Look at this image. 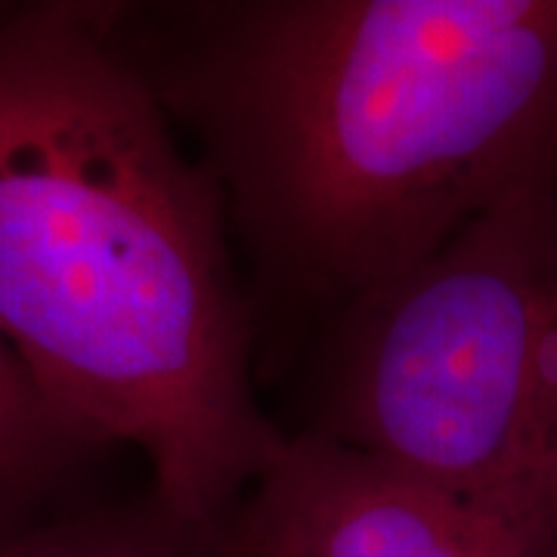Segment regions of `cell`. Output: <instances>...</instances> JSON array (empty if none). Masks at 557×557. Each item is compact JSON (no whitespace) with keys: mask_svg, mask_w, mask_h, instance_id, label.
I'll return each instance as SVG.
<instances>
[{"mask_svg":"<svg viewBox=\"0 0 557 557\" xmlns=\"http://www.w3.org/2000/svg\"><path fill=\"white\" fill-rule=\"evenodd\" d=\"M267 278L354 310L557 183V0L112 7Z\"/></svg>","mask_w":557,"mask_h":557,"instance_id":"6da1fadb","label":"cell"},{"mask_svg":"<svg viewBox=\"0 0 557 557\" xmlns=\"http://www.w3.org/2000/svg\"><path fill=\"white\" fill-rule=\"evenodd\" d=\"M0 329L62 424L139 449L189 530L220 539L285 453L218 183L102 3L0 13Z\"/></svg>","mask_w":557,"mask_h":557,"instance_id":"7a4b0ae2","label":"cell"},{"mask_svg":"<svg viewBox=\"0 0 557 557\" xmlns=\"http://www.w3.org/2000/svg\"><path fill=\"white\" fill-rule=\"evenodd\" d=\"M313 434L394 461L557 557V183L341 313Z\"/></svg>","mask_w":557,"mask_h":557,"instance_id":"3957f363","label":"cell"},{"mask_svg":"<svg viewBox=\"0 0 557 557\" xmlns=\"http://www.w3.org/2000/svg\"><path fill=\"white\" fill-rule=\"evenodd\" d=\"M220 545L226 557H523L434 483L313 431L285 443Z\"/></svg>","mask_w":557,"mask_h":557,"instance_id":"277c9868","label":"cell"},{"mask_svg":"<svg viewBox=\"0 0 557 557\" xmlns=\"http://www.w3.org/2000/svg\"><path fill=\"white\" fill-rule=\"evenodd\" d=\"M87 449L53 412L0 329V539L20 533L28 508Z\"/></svg>","mask_w":557,"mask_h":557,"instance_id":"5b68a950","label":"cell"},{"mask_svg":"<svg viewBox=\"0 0 557 557\" xmlns=\"http://www.w3.org/2000/svg\"><path fill=\"white\" fill-rule=\"evenodd\" d=\"M0 557H226L218 536L183 527L149 498L146 508L97 511L0 539Z\"/></svg>","mask_w":557,"mask_h":557,"instance_id":"8992f818","label":"cell"}]
</instances>
